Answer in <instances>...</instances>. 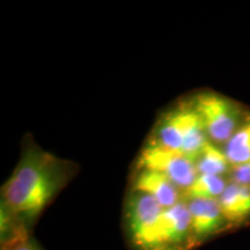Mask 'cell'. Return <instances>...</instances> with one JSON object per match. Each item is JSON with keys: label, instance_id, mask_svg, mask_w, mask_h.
Returning <instances> with one entry per match:
<instances>
[{"label": "cell", "instance_id": "cell-14", "mask_svg": "<svg viewBox=\"0 0 250 250\" xmlns=\"http://www.w3.org/2000/svg\"><path fill=\"white\" fill-rule=\"evenodd\" d=\"M228 180L239 184H250V161L232 168Z\"/></svg>", "mask_w": 250, "mask_h": 250}, {"label": "cell", "instance_id": "cell-8", "mask_svg": "<svg viewBox=\"0 0 250 250\" xmlns=\"http://www.w3.org/2000/svg\"><path fill=\"white\" fill-rule=\"evenodd\" d=\"M132 191L151 196L164 208L183 201V193L173 182L154 170L138 168L132 181Z\"/></svg>", "mask_w": 250, "mask_h": 250}, {"label": "cell", "instance_id": "cell-13", "mask_svg": "<svg viewBox=\"0 0 250 250\" xmlns=\"http://www.w3.org/2000/svg\"><path fill=\"white\" fill-rule=\"evenodd\" d=\"M1 250H42L31 239L29 229L21 227L15 229L8 237L2 240Z\"/></svg>", "mask_w": 250, "mask_h": 250}, {"label": "cell", "instance_id": "cell-1", "mask_svg": "<svg viewBox=\"0 0 250 250\" xmlns=\"http://www.w3.org/2000/svg\"><path fill=\"white\" fill-rule=\"evenodd\" d=\"M65 161L46 152L30 149L2 187V205L27 229L70 179Z\"/></svg>", "mask_w": 250, "mask_h": 250}, {"label": "cell", "instance_id": "cell-5", "mask_svg": "<svg viewBox=\"0 0 250 250\" xmlns=\"http://www.w3.org/2000/svg\"><path fill=\"white\" fill-rule=\"evenodd\" d=\"M138 168L154 170L173 182L182 193L198 176L195 161L180 153L148 143L140 153Z\"/></svg>", "mask_w": 250, "mask_h": 250}, {"label": "cell", "instance_id": "cell-12", "mask_svg": "<svg viewBox=\"0 0 250 250\" xmlns=\"http://www.w3.org/2000/svg\"><path fill=\"white\" fill-rule=\"evenodd\" d=\"M223 148L232 167L250 161V114Z\"/></svg>", "mask_w": 250, "mask_h": 250}, {"label": "cell", "instance_id": "cell-3", "mask_svg": "<svg viewBox=\"0 0 250 250\" xmlns=\"http://www.w3.org/2000/svg\"><path fill=\"white\" fill-rule=\"evenodd\" d=\"M190 102L201 117L208 140L221 147L248 116L239 103L217 93H201Z\"/></svg>", "mask_w": 250, "mask_h": 250}, {"label": "cell", "instance_id": "cell-7", "mask_svg": "<svg viewBox=\"0 0 250 250\" xmlns=\"http://www.w3.org/2000/svg\"><path fill=\"white\" fill-rule=\"evenodd\" d=\"M191 217L193 247L229 228L218 199H184Z\"/></svg>", "mask_w": 250, "mask_h": 250}, {"label": "cell", "instance_id": "cell-10", "mask_svg": "<svg viewBox=\"0 0 250 250\" xmlns=\"http://www.w3.org/2000/svg\"><path fill=\"white\" fill-rule=\"evenodd\" d=\"M196 168L198 174L218 175V176L229 177L232 165L228 161L224 148L221 146L208 142L197 156Z\"/></svg>", "mask_w": 250, "mask_h": 250}, {"label": "cell", "instance_id": "cell-9", "mask_svg": "<svg viewBox=\"0 0 250 250\" xmlns=\"http://www.w3.org/2000/svg\"><path fill=\"white\" fill-rule=\"evenodd\" d=\"M218 201L229 227L241 226L250 220V184L229 181Z\"/></svg>", "mask_w": 250, "mask_h": 250}, {"label": "cell", "instance_id": "cell-6", "mask_svg": "<svg viewBox=\"0 0 250 250\" xmlns=\"http://www.w3.org/2000/svg\"><path fill=\"white\" fill-rule=\"evenodd\" d=\"M193 247L191 217L187 202L165 208L158 230L156 250H191Z\"/></svg>", "mask_w": 250, "mask_h": 250}, {"label": "cell", "instance_id": "cell-4", "mask_svg": "<svg viewBox=\"0 0 250 250\" xmlns=\"http://www.w3.org/2000/svg\"><path fill=\"white\" fill-rule=\"evenodd\" d=\"M165 208L145 193L132 191L126 203L125 223L133 246L139 250H156L158 230Z\"/></svg>", "mask_w": 250, "mask_h": 250}, {"label": "cell", "instance_id": "cell-2", "mask_svg": "<svg viewBox=\"0 0 250 250\" xmlns=\"http://www.w3.org/2000/svg\"><path fill=\"white\" fill-rule=\"evenodd\" d=\"M210 140L191 102L182 103L161 117L149 143L196 161Z\"/></svg>", "mask_w": 250, "mask_h": 250}, {"label": "cell", "instance_id": "cell-11", "mask_svg": "<svg viewBox=\"0 0 250 250\" xmlns=\"http://www.w3.org/2000/svg\"><path fill=\"white\" fill-rule=\"evenodd\" d=\"M228 183L227 177L198 174L191 186L183 192V199H219Z\"/></svg>", "mask_w": 250, "mask_h": 250}]
</instances>
